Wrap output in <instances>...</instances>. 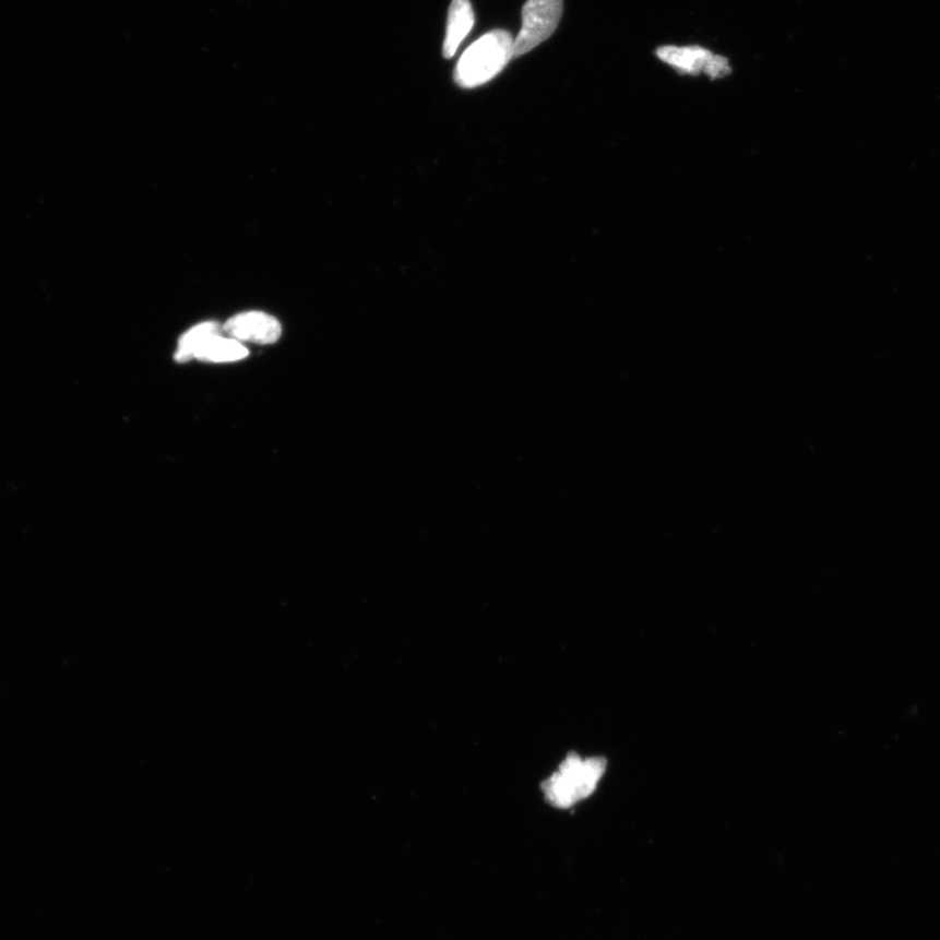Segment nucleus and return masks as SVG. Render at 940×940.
<instances>
[{"instance_id": "nucleus-1", "label": "nucleus", "mask_w": 940, "mask_h": 940, "mask_svg": "<svg viewBox=\"0 0 940 940\" xmlns=\"http://www.w3.org/2000/svg\"><path fill=\"white\" fill-rule=\"evenodd\" d=\"M605 770L606 760L603 758L583 759L571 753L558 771L545 780L543 790L546 801L559 809H569L584 801L596 790Z\"/></svg>"}, {"instance_id": "nucleus-2", "label": "nucleus", "mask_w": 940, "mask_h": 940, "mask_svg": "<svg viewBox=\"0 0 940 940\" xmlns=\"http://www.w3.org/2000/svg\"><path fill=\"white\" fill-rule=\"evenodd\" d=\"M509 32L492 31L465 50L455 69V82L463 88H476L495 79L513 58Z\"/></svg>"}, {"instance_id": "nucleus-3", "label": "nucleus", "mask_w": 940, "mask_h": 940, "mask_svg": "<svg viewBox=\"0 0 940 940\" xmlns=\"http://www.w3.org/2000/svg\"><path fill=\"white\" fill-rule=\"evenodd\" d=\"M563 13V0H528L523 7V26L513 43V58L537 48L558 28Z\"/></svg>"}, {"instance_id": "nucleus-4", "label": "nucleus", "mask_w": 940, "mask_h": 940, "mask_svg": "<svg viewBox=\"0 0 940 940\" xmlns=\"http://www.w3.org/2000/svg\"><path fill=\"white\" fill-rule=\"evenodd\" d=\"M657 57L682 75L705 73L706 76L716 80L731 72L728 59L713 56L711 51L699 46H688V48L664 46L657 50Z\"/></svg>"}, {"instance_id": "nucleus-5", "label": "nucleus", "mask_w": 940, "mask_h": 940, "mask_svg": "<svg viewBox=\"0 0 940 940\" xmlns=\"http://www.w3.org/2000/svg\"><path fill=\"white\" fill-rule=\"evenodd\" d=\"M223 329L226 335L239 343L275 344L282 337V324L278 320L260 311L238 313L229 319Z\"/></svg>"}, {"instance_id": "nucleus-6", "label": "nucleus", "mask_w": 940, "mask_h": 940, "mask_svg": "<svg viewBox=\"0 0 940 940\" xmlns=\"http://www.w3.org/2000/svg\"><path fill=\"white\" fill-rule=\"evenodd\" d=\"M473 24H475V12L471 0H452L443 45L444 58L450 59L456 55L459 46L469 35Z\"/></svg>"}, {"instance_id": "nucleus-7", "label": "nucleus", "mask_w": 940, "mask_h": 940, "mask_svg": "<svg viewBox=\"0 0 940 940\" xmlns=\"http://www.w3.org/2000/svg\"><path fill=\"white\" fill-rule=\"evenodd\" d=\"M248 356L249 350L242 343L231 337H224L223 333L206 338L193 353V359L213 364L241 361Z\"/></svg>"}, {"instance_id": "nucleus-8", "label": "nucleus", "mask_w": 940, "mask_h": 940, "mask_svg": "<svg viewBox=\"0 0 940 940\" xmlns=\"http://www.w3.org/2000/svg\"><path fill=\"white\" fill-rule=\"evenodd\" d=\"M219 333H224V329L216 322H206L193 326L192 330L186 332L185 335L179 340L178 350L176 353V361L179 364H185L191 361L193 359V353L202 345L206 338L213 335H219Z\"/></svg>"}]
</instances>
